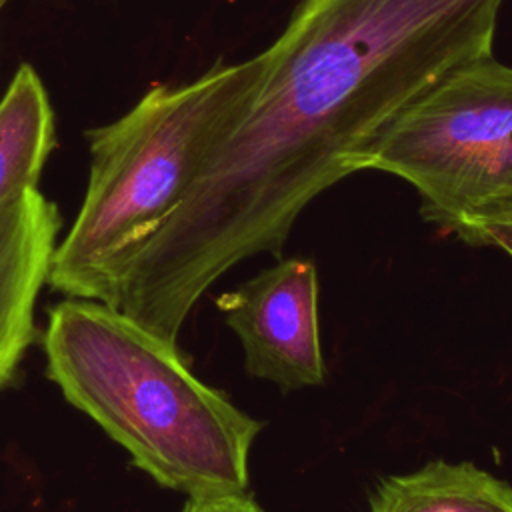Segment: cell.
<instances>
[{"mask_svg": "<svg viewBox=\"0 0 512 512\" xmlns=\"http://www.w3.org/2000/svg\"><path fill=\"white\" fill-rule=\"evenodd\" d=\"M506 0H300L262 50L248 106L108 304L164 340L256 252L280 254L300 212L366 170L392 122L454 68L492 54Z\"/></svg>", "mask_w": 512, "mask_h": 512, "instance_id": "cell-1", "label": "cell"}, {"mask_svg": "<svg viewBox=\"0 0 512 512\" xmlns=\"http://www.w3.org/2000/svg\"><path fill=\"white\" fill-rule=\"evenodd\" d=\"M46 368L132 462L188 498L248 492L262 422L192 374L178 344L116 306L68 296L42 334Z\"/></svg>", "mask_w": 512, "mask_h": 512, "instance_id": "cell-2", "label": "cell"}, {"mask_svg": "<svg viewBox=\"0 0 512 512\" xmlns=\"http://www.w3.org/2000/svg\"><path fill=\"white\" fill-rule=\"evenodd\" d=\"M262 72V52L216 62L190 82L154 84L120 118L88 130L86 194L54 248L46 284L108 302L130 256L182 202Z\"/></svg>", "mask_w": 512, "mask_h": 512, "instance_id": "cell-3", "label": "cell"}, {"mask_svg": "<svg viewBox=\"0 0 512 512\" xmlns=\"http://www.w3.org/2000/svg\"><path fill=\"white\" fill-rule=\"evenodd\" d=\"M366 170L412 184L442 230L512 190V66L488 54L448 72L392 122Z\"/></svg>", "mask_w": 512, "mask_h": 512, "instance_id": "cell-4", "label": "cell"}, {"mask_svg": "<svg viewBox=\"0 0 512 512\" xmlns=\"http://www.w3.org/2000/svg\"><path fill=\"white\" fill-rule=\"evenodd\" d=\"M244 350L246 372L282 390L326 378L318 330V274L312 260L284 258L216 300Z\"/></svg>", "mask_w": 512, "mask_h": 512, "instance_id": "cell-5", "label": "cell"}, {"mask_svg": "<svg viewBox=\"0 0 512 512\" xmlns=\"http://www.w3.org/2000/svg\"><path fill=\"white\" fill-rule=\"evenodd\" d=\"M60 226L58 206L38 188L0 208V388L12 382L36 336L34 308Z\"/></svg>", "mask_w": 512, "mask_h": 512, "instance_id": "cell-6", "label": "cell"}, {"mask_svg": "<svg viewBox=\"0 0 512 512\" xmlns=\"http://www.w3.org/2000/svg\"><path fill=\"white\" fill-rule=\"evenodd\" d=\"M56 146L48 90L32 64H20L0 100V208L30 188Z\"/></svg>", "mask_w": 512, "mask_h": 512, "instance_id": "cell-7", "label": "cell"}, {"mask_svg": "<svg viewBox=\"0 0 512 512\" xmlns=\"http://www.w3.org/2000/svg\"><path fill=\"white\" fill-rule=\"evenodd\" d=\"M370 512H512V486L470 462L434 460L382 480Z\"/></svg>", "mask_w": 512, "mask_h": 512, "instance_id": "cell-8", "label": "cell"}, {"mask_svg": "<svg viewBox=\"0 0 512 512\" xmlns=\"http://www.w3.org/2000/svg\"><path fill=\"white\" fill-rule=\"evenodd\" d=\"M446 232L472 246H494L512 256V190L498 192L462 212Z\"/></svg>", "mask_w": 512, "mask_h": 512, "instance_id": "cell-9", "label": "cell"}, {"mask_svg": "<svg viewBox=\"0 0 512 512\" xmlns=\"http://www.w3.org/2000/svg\"><path fill=\"white\" fill-rule=\"evenodd\" d=\"M182 512H262L248 492L188 498Z\"/></svg>", "mask_w": 512, "mask_h": 512, "instance_id": "cell-10", "label": "cell"}, {"mask_svg": "<svg viewBox=\"0 0 512 512\" xmlns=\"http://www.w3.org/2000/svg\"><path fill=\"white\" fill-rule=\"evenodd\" d=\"M6 2H8V0H0V8H2Z\"/></svg>", "mask_w": 512, "mask_h": 512, "instance_id": "cell-11", "label": "cell"}]
</instances>
